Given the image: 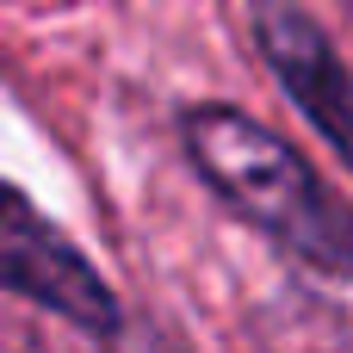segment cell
Returning a JSON list of instances; mask_svg holds the SVG:
<instances>
[{
	"label": "cell",
	"mask_w": 353,
	"mask_h": 353,
	"mask_svg": "<svg viewBox=\"0 0 353 353\" xmlns=\"http://www.w3.org/2000/svg\"><path fill=\"white\" fill-rule=\"evenodd\" d=\"M186 155L211 180V192L261 236H273L292 261L329 279H353V205L279 130H267L242 105H192Z\"/></svg>",
	"instance_id": "1"
},
{
	"label": "cell",
	"mask_w": 353,
	"mask_h": 353,
	"mask_svg": "<svg viewBox=\"0 0 353 353\" xmlns=\"http://www.w3.org/2000/svg\"><path fill=\"white\" fill-rule=\"evenodd\" d=\"M248 19H254V50L279 74L285 99L323 130V143L353 168V68L341 62V50L329 43V31L298 0H254Z\"/></svg>",
	"instance_id": "3"
},
{
	"label": "cell",
	"mask_w": 353,
	"mask_h": 353,
	"mask_svg": "<svg viewBox=\"0 0 353 353\" xmlns=\"http://www.w3.org/2000/svg\"><path fill=\"white\" fill-rule=\"evenodd\" d=\"M0 292H19L25 304H37V310L87 329V335H118V298H112V285L6 180H0Z\"/></svg>",
	"instance_id": "2"
}]
</instances>
